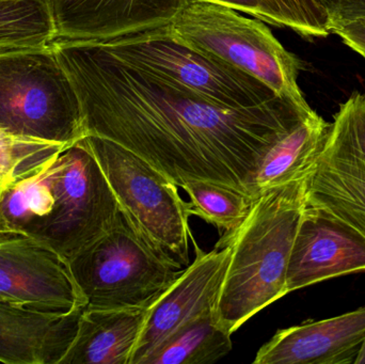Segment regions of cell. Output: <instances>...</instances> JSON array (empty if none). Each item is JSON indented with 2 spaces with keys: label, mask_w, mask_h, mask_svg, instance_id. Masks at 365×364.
Returning a JSON list of instances; mask_svg holds the SVG:
<instances>
[{
  "label": "cell",
  "mask_w": 365,
  "mask_h": 364,
  "mask_svg": "<svg viewBox=\"0 0 365 364\" xmlns=\"http://www.w3.org/2000/svg\"><path fill=\"white\" fill-rule=\"evenodd\" d=\"M51 45L76 92L86 136L134 152L178 187L202 180L252 197L264 156L314 111L283 98L227 108L125 63L96 41Z\"/></svg>",
  "instance_id": "cell-1"
},
{
  "label": "cell",
  "mask_w": 365,
  "mask_h": 364,
  "mask_svg": "<svg viewBox=\"0 0 365 364\" xmlns=\"http://www.w3.org/2000/svg\"><path fill=\"white\" fill-rule=\"evenodd\" d=\"M308 177L262 192L230 241L232 256L216 316L233 335L251 318L287 296V274L307 207Z\"/></svg>",
  "instance_id": "cell-2"
},
{
  "label": "cell",
  "mask_w": 365,
  "mask_h": 364,
  "mask_svg": "<svg viewBox=\"0 0 365 364\" xmlns=\"http://www.w3.org/2000/svg\"><path fill=\"white\" fill-rule=\"evenodd\" d=\"M168 28L182 44L255 77L280 98L310 106L298 85L302 61L264 21L222 4L188 0Z\"/></svg>",
  "instance_id": "cell-3"
},
{
  "label": "cell",
  "mask_w": 365,
  "mask_h": 364,
  "mask_svg": "<svg viewBox=\"0 0 365 364\" xmlns=\"http://www.w3.org/2000/svg\"><path fill=\"white\" fill-rule=\"evenodd\" d=\"M87 308L149 307L181 274L123 212L113 228L68 262Z\"/></svg>",
  "instance_id": "cell-4"
},
{
  "label": "cell",
  "mask_w": 365,
  "mask_h": 364,
  "mask_svg": "<svg viewBox=\"0 0 365 364\" xmlns=\"http://www.w3.org/2000/svg\"><path fill=\"white\" fill-rule=\"evenodd\" d=\"M0 128L68 145L85 138L78 98L51 44L0 53Z\"/></svg>",
  "instance_id": "cell-5"
},
{
  "label": "cell",
  "mask_w": 365,
  "mask_h": 364,
  "mask_svg": "<svg viewBox=\"0 0 365 364\" xmlns=\"http://www.w3.org/2000/svg\"><path fill=\"white\" fill-rule=\"evenodd\" d=\"M98 43L125 63L219 106L252 108L280 98L255 77L175 40L168 25Z\"/></svg>",
  "instance_id": "cell-6"
},
{
  "label": "cell",
  "mask_w": 365,
  "mask_h": 364,
  "mask_svg": "<svg viewBox=\"0 0 365 364\" xmlns=\"http://www.w3.org/2000/svg\"><path fill=\"white\" fill-rule=\"evenodd\" d=\"M53 204L29 237L70 262L108 232L119 202L92 152L79 140L48 166Z\"/></svg>",
  "instance_id": "cell-7"
},
{
  "label": "cell",
  "mask_w": 365,
  "mask_h": 364,
  "mask_svg": "<svg viewBox=\"0 0 365 364\" xmlns=\"http://www.w3.org/2000/svg\"><path fill=\"white\" fill-rule=\"evenodd\" d=\"M83 145L98 160L120 209L180 266H188L191 237L188 204L164 173L126 147L98 136Z\"/></svg>",
  "instance_id": "cell-8"
},
{
  "label": "cell",
  "mask_w": 365,
  "mask_h": 364,
  "mask_svg": "<svg viewBox=\"0 0 365 364\" xmlns=\"http://www.w3.org/2000/svg\"><path fill=\"white\" fill-rule=\"evenodd\" d=\"M307 198L365 237V92L351 94L334 115Z\"/></svg>",
  "instance_id": "cell-9"
},
{
  "label": "cell",
  "mask_w": 365,
  "mask_h": 364,
  "mask_svg": "<svg viewBox=\"0 0 365 364\" xmlns=\"http://www.w3.org/2000/svg\"><path fill=\"white\" fill-rule=\"evenodd\" d=\"M0 303L42 312L68 313L87 301L66 259L26 235L0 239Z\"/></svg>",
  "instance_id": "cell-10"
},
{
  "label": "cell",
  "mask_w": 365,
  "mask_h": 364,
  "mask_svg": "<svg viewBox=\"0 0 365 364\" xmlns=\"http://www.w3.org/2000/svg\"><path fill=\"white\" fill-rule=\"evenodd\" d=\"M195 259L150 305L130 364H147L182 327L204 314L217 312L221 288L232 256L230 241H220L210 252L199 249Z\"/></svg>",
  "instance_id": "cell-11"
},
{
  "label": "cell",
  "mask_w": 365,
  "mask_h": 364,
  "mask_svg": "<svg viewBox=\"0 0 365 364\" xmlns=\"http://www.w3.org/2000/svg\"><path fill=\"white\" fill-rule=\"evenodd\" d=\"M365 271V237L324 209L307 203L287 274V293Z\"/></svg>",
  "instance_id": "cell-12"
},
{
  "label": "cell",
  "mask_w": 365,
  "mask_h": 364,
  "mask_svg": "<svg viewBox=\"0 0 365 364\" xmlns=\"http://www.w3.org/2000/svg\"><path fill=\"white\" fill-rule=\"evenodd\" d=\"M55 40L104 41L170 24L188 0H49ZM51 41V42H53Z\"/></svg>",
  "instance_id": "cell-13"
},
{
  "label": "cell",
  "mask_w": 365,
  "mask_h": 364,
  "mask_svg": "<svg viewBox=\"0 0 365 364\" xmlns=\"http://www.w3.org/2000/svg\"><path fill=\"white\" fill-rule=\"evenodd\" d=\"M365 339V307L336 318L281 329L255 364H355Z\"/></svg>",
  "instance_id": "cell-14"
},
{
  "label": "cell",
  "mask_w": 365,
  "mask_h": 364,
  "mask_svg": "<svg viewBox=\"0 0 365 364\" xmlns=\"http://www.w3.org/2000/svg\"><path fill=\"white\" fill-rule=\"evenodd\" d=\"M83 309L42 313L0 303V363L60 364L74 342Z\"/></svg>",
  "instance_id": "cell-15"
},
{
  "label": "cell",
  "mask_w": 365,
  "mask_h": 364,
  "mask_svg": "<svg viewBox=\"0 0 365 364\" xmlns=\"http://www.w3.org/2000/svg\"><path fill=\"white\" fill-rule=\"evenodd\" d=\"M149 307H86L74 342L60 364H130Z\"/></svg>",
  "instance_id": "cell-16"
},
{
  "label": "cell",
  "mask_w": 365,
  "mask_h": 364,
  "mask_svg": "<svg viewBox=\"0 0 365 364\" xmlns=\"http://www.w3.org/2000/svg\"><path fill=\"white\" fill-rule=\"evenodd\" d=\"M330 123L313 111L266 153L252 181V197L309 177L323 149Z\"/></svg>",
  "instance_id": "cell-17"
},
{
  "label": "cell",
  "mask_w": 365,
  "mask_h": 364,
  "mask_svg": "<svg viewBox=\"0 0 365 364\" xmlns=\"http://www.w3.org/2000/svg\"><path fill=\"white\" fill-rule=\"evenodd\" d=\"M231 333L217 318L204 314L182 327L151 357L147 364H210L232 350Z\"/></svg>",
  "instance_id": "cell-18"
},
{
  "label": "cell",
  "mask_w": 365,
  "mask_h": 364,
  "mask_svg": "<svg viewBox=\"0 0 365 364\" xmlns=\"http://www.w3.org/2000/svg\"><path fill=\"white\" fill-rule=\"evenodd\" d=\"M55 34L49 0H0V53L48 46Z\"/></svg>",
  "instance_id": "cell-19"
},
{
  "label": "cell",
  "mask_w": 365,
  "mask_h": 364,
  "mask_svg": "<svg viewBox=\"0 0 365 364\" xmlns=\"http://www.w3.org/2000/svg\"><path fill=\"white\" fill-rule=\"evenodd\" d=\"M246 13L277 27L289 28L307 38L331 33L329 19L317 0H202Z\"/></svg>",
  "instance_id": "cell-20"
},
{
  "label": "cell",
  "mask_w": 365,
  "mask_h": 364,
  "mask_svg": "<svg viewBox=\"0 0 365 364\" xmlns=\"http://www.w3.org/2000/svg\"><path fill=\"white\" fill-rule=\"evenodd\" d=\"M190 201V215L199 216L219 229L222 236L234 234L246 220L255 199L229 186L189 180L181 186Z\"/></svg>",
  "instance_id": "cell-21"
},
{
  "label": "cell",
  "mask_w": 365,
  "mask_h": 364,
  "mask_svg": "<svg viewBox=\"0 0 365 364\" xmlns=\"http://www.w3.org/2000/svg\"><path fill=\"white\" fill-rule=\"evenodd\" d=\"M71 145L19 136L0 128V196L44 170Z\"/></svg>",
  "instance_id": "cell-22"
},
{
  "label": "cell",
  "mask_w": 365,
  "mask_h": 364,
  "mask_svg": "<svg viewBox=\"0 0 365 364\" xmlns=\"http://www.w3.org/2000/svg\"><path fill=\"white\" fill-rule=\"evenodd\" d=\"M329 19L331 33L354 25L365 23V0H317Z\"/></svg>",
  "instance_id": "cell-23"
},
{
  "label": "cell",
  "mask_w": 365,
  "mask_h": 364,
  "mask_svg": "<svg viewBox=\"0 0 365 364\" xmlns=\"http://www.w3.org/2000/svg\"><path fill=\"white\" fill-rule=\"evenodd\" d=\"M342 38L345 45L365 59V23L354 24L334 32Z\"/></svg>",
  "instance_id": "cell-24"
},
{
  "label": "cell",
  "mask_w": 365,
  "mask_h": 364,
  "mask_svg": "<svg viewBox=\"0 0 365 364\" xmlns=\"http://www.w3.org/2000/svg\"><path fill=\"white\" fill-rule=\"evenodd\" d=\"M15 235L21 234H17V233L11 228L10 224H8L6 218H4V214H2L1 209H0V239H8V237L15 236Z\"/></svg>",
  "instance_id": "cell-25"
},
{
  "label": "cell",
  "mask_w": 365,
  "mask_h": 364,
  "mask_svg": "<svg viewBox=\"0 0 365 364\" xmlns=\"http://www.w3.org/2000/svg\"><path fill=\"white\" fill-rule=\"evenodd\" d=\"M355 364H365V339L359 355H358L357 359H356Z\"/></svg>",
  "instance_id": "cell-26"
}]
</instances>
